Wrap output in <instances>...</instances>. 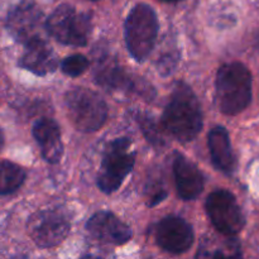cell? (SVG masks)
<instances>
[{
    "mask_svg": "<svg viewBox=\"0 0 259 259\" xmlns=\"http://www.w3.org/2000/svg\"><path fill=\"white\" fill-rule=\"evenodd\" d=\"M70 220L58 209L37 211L28 222V233L37 245L42 248L56 247L67 237Z\"/></svg>",
    "mask_w": 259,
    "mask_h": 259,
    "instance_id": "obj_8",
    "label": "cell"
},
{
    "mask_svg": "<svg viewBox=\"0 0 259 259\" xmlns=\"http://www.w3.org/2000/svg\"><path fill=\"white\" fill-rule=\"evenodd\" d=\"M162 2H171V3H174V2H180V0H162Z\"/></svg>",
    "mask_w": 259,
    "mask_h": 259,
    "instance_id": "obj_22",
    "label": "cell"
},
{
    "mask_svg": "<svg viewBox=\"0 0 259 259\" xmlns=\"http://www.w3.org/2000/svg\"><path fill=\"white\" fill-rule=\"evenodd\" d=\"M138 123H141L142 129H143L144 134H146L147 139L151 142L154 146H161L163 142H162L161 133L157 131V126L154 125V123L152 121V119H149L148 116H138Z\"/></svg>",
    "mask_w": 259,
    "mask_h": 259,
    "instance_id": "obj_19",
    "label": "cell"
},
{
    "mask_svg": "<svg viewBox=\"0 0 259 259\" xmlns=\"http://www.w3.org/2000/svg\"><path fill=\"white\" fill-rule=\"evenodd\" d=\"M153 190H151L148 194V205L149 206H154V205L159 204L161 201H163L167 196V191L162 186L157 185V186L152 187Z\"/></svg>",
    "mask_w": 259,
    "mask_h": 259,
    "instance_id": "obj_20",
    "label": "cell"
},
{
    "mask_svg": "<svg viewBox=\"0 0 259 259\" xmlns=\"http://www.w3.org/2000/svg\"><path fill=\"white\" fill-rule=\"evenodd\" d=\"M33 136L39 144L43 157L50 163L60 162L63 153L60 126L52 119L43 118L34 124Z\"/></svg>",
    "mask_w": 259,
    "mask_h": 259,
    "instance_id": "obj_14",
    "label": "cell"
},
{
    "mask_svg": "<svg viewBox=\"0 0 259 259\" xmlns=\"http://www.w3.org/2000/svg\"><path fill=\"white\" fill-rule=\"evenodd\" d=\"M25 180V172L12 162H0V195H9L17 191Z\"/></svg>",
    "mask_w": 259,
    "mask_h": 259,
    "instance_id": "obj_17",
    "label": "cell"
},
{
    "mask_svg": "<svg viewBox=\"0 0 259 259\" xmlns=\"http://www.w3.org/2000/svg\"><path fill=\"white\" fill-rule=\"evenodd\" d=\"M19 63L23 68L38 76H46L57 68V57L47 40H39L25 46Z\"/></svg>",
    "mask_w": 259,
    "mask_h": 259,
    "instance_id": "obj_15",
    "label": "cell"
},
{
    "mask_svg": "<svg viewBox=\"0 0 259 259\" xmlns=\"http://www.w3.org/2000/svg\"><path fill=\"white\" fill-rule=\"evenodd\" d=\"M158 33L154 10L147 4H138L129 13L125 22V42L132 57L144 61L152 52Z\"/></svg>",
    "mask_w": 259,
    "mask_h": 259,
    "instance_id": "obj_3",
    "label": "cell"
},
{
    "mask_svg": "<svg viewBox=\"0 0 259 259\" xmlns=\"http://www.w3.org/2000/svg\"><path fill=\"white\" fill-rule=\"evenodd\" d=\"M88 232L94 239L104 244L120 245L132 238V230L125 223L108 211L96 212L88 222Z\"/></svg>",
    "mask_w": 259,
    "mask_h": 259,
    "instance_id": "obj_11",
    "label": "cell"
},
{
    "mask_svg": "<svg viewBox=\"0 0 259 259\" xmlns=\"http://www.w3.org/2000/svg\"><path fill=\"white\" fill-rule=\"evenodd\" d=\"M206 211L218 232L228 237L237 235L245 225L244 215L237 199L227 190H218L209 195Z\"/></svg>",
    "mask_w": 259,
    "mask_h": 259,
    "instance_id": "obj_7",
    "label": "cell"
},
{
    "mask_svg": "<svg viewBox=\"0 0 259 259\" xmlns=\"http://www.w3.org/2000/svg\"><path fill=\"white\" fill-rule=\"evenodd\" d=\"M95 80L99 85L111 91H131L134 89L133 81L124 72L115 60L106 55L95 57Z\"/></svg>",
    "mask_w": 259,
    "mask_h": 259,
    "instance_id": "obj_12",
    "label": "cell"
},
{
    "mask_svg": "<svg viewBox=\"0 0 259 259\" xmlns=\"http://www.w3.org/2000/svg\"><path fill=\"white\" fill-rule=\"evenodd\" d=\"M209 149L214 166L225 175H232L237 167L229 133L224 126H215L209 133Z\"/></svg>",
    "mask_w": 259,
    "mask_h": 259,
    "instance_id": "obj_16",
    "label": "cell"
},
{
    "mask_svg": "<svg viewBox=\"0 0 259 259\" xmlns=\"http://www.w3.org/2000/svg\"><path fill=\"white\" fill-rule=\"evenodd\" d=\"M48 34L62 45L81 47L88 43L91 32V18L86 13L76 12L71 5L63 4L46 20Z\"/></svg>",
    "mask_w": 259,
    "mask_h": 259,
    "instance_id": "obj_6",
    "label": "cell"
},
{
    "mask_svg": "<svg viewBox=\"0 0 259 259\" xmlns=\"http://www.w3.org/2000/svg\"><path fill=\"white\" fill-rule=\"evenodd\" d=\"M156 240L162 249L180 254L187 252L192 247L194 232L191 225L184 219L168 217L157 225Z\"/></svg>",
    "mask_w": 259,
    "mask_h": 259,
    "instance_id": "obj_10",
    "label": "cell"
},
{
    "mask_svg": "<svg viewBox=\"0 0 259 259\" xmlns=\"http://www.w3.org/2000/svg\"><path fill=\"white\" fill-rule=\"evenodd\" d=\"M62 71L71 77H77L82 75L89 68V61L82 55H71L62 61Z\"/></svg>",
    "mask_w": 259,
    "mask_h": 259,
    "instance_id": "obj_18",
    "label": "cell"
},
{
    "mask_svg": "<svg viewBox=\"0 0 259 259\" xmlns=\"http://www.w3.org/2000/svg\"><path fill=\"white\" fill-rule=\"evenodd\" d=\"M7 28L13 38L24 46L46 40L48 33L42 12L30 4L15 8L8 17Z\"/></svg>",
    "mask_w": 259,
    "mask_h": 259,
    "instance_id": "obj_9",
    "label": "cell"
},
{
    "mask_svg": "<svg viewBox=\"0 0 259 259\" xmlns=\"http://www.w3.org/2000/svg\"><path fill=\"white\" fill-rule=\"evenodd\" d=\"M162 124L179 141L189 142L196 138L202 128V114L200 103L189 86L177 83L163 111Z\"/></svg>",
    "mask_w": 259,
    "mask_h": 259,
    "instance_id": "obj_1",
    "label": "cell"
},
{
    "mask_svg": "<svg viewBox=\"0 0 259 259\" xmlns=\"http://www.w3.org/2000/svg\"><path fill=\"white\" fill-rule=\"evenodd\" d=\"M3 144H4V137H3V132L0 131V151L3 148Z\"/></svg>",
    "mask_w": 259,
    "mask_h": 259,
    "instance_id": "obj_21",
    "label": "cell"
},
{
    "mask_svg": "<svg viewBox=\"0 0 259 259\" xmlns=\"http://www.w3.org/2000/svg\"><path fill=\"white\" fill-rule=\"evenodd\" d=\"M65 104L68 118L78 131H98L108 118V106L105 101L89 89L75 88L70 90L66 94Z\"/></svg>",
    "mask_w": 259,
    "mask_h": 259,
    "instance_id": "obj_4",
    "label": "cell"
},
{
    "mask_svg": "<svg viewBox=\"0 0 259 259\" xmlns=\"http://www.w3.org/2000/svg\"><path fill=\"white\" fill-rule=\"evenodd\" d=\"M177 191L184 200H195L204 189V177L200 169L184 156H177L174 163Z\"/></svg>",
    "mask_w": 259,
    "mask_h": 259,
    "instance_id": "obj_13",
    "label": "cell"
},
{
    "mask_svg": "<svg viewBox=\"0 0 259 259\" xmlns=\"http://www.w3.org/2000/svg\"><path fill=\"white\" fill-rule=\"evenodd\" d=\"M217 101L222 113L237 115L252 101V75L245 65L232 62L222 66L217 76Z\"/></svg>",
    "mask_w": 259,
    "mask_h": 259,
    "instance_id": "obj_2",
    "label": "cell"
},
{
    "mask_svg": "<svg viewBox=\"0 0 259 259\" xmlns=\"http://www.w3.org/2000/svg\"><path fill=\"white\" fill-rule=\"evenodd\" d=\"M136 162V152L128 138H118L108 144L101 162L98 185L106 194L116 191L132 172Z\"/></svg>",
    "mask_w": 259,
    "mask_h": 259,
    "instance_id": "obj_5",
    "label": "cell"
}]
</instances>
